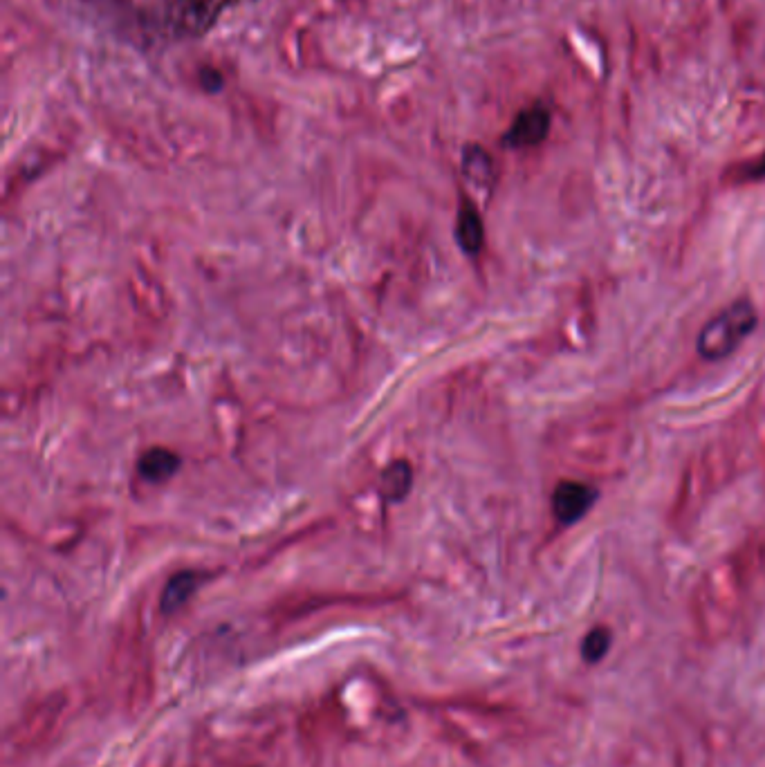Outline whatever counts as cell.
<instances>
[{"instance_id":"1","label":"cell","mask_w":765,"mask_h":767,"mask_svg":"<svg viewBox=\"0 0 765 767\" xmlns=\"http://www.w3.org/2000/svg\"><path fill=\"white\" fill-rule=\"evenodd\" d=\"M95 21L124 43L158 50L205 36L243 0H81Z\"/></svg>"},{"instance_id":"2","label":"cell","mask_w":765,"mask_h":767,"mask_svg":"<svg viewBox=\"0 0 765 767\" xmlns=\"http://www.w3.org/2000/svg\"><path fill=\"white\" fill-rule=\"evenodd\" d=\"M757 326V310L748 299L734 301L730 308H725L718 317L705 323L698 335V353L709 362H718L732 355L741 346L745 337Z\"/></svg>"},{"instance_id":"3","label":"cell","mask_w":765,"mask_h":767,"mask_svg":"<svg viewBox=\"0 0 765 767\" xmlns=\"http://www.w3.org/2000/svg\"><path fill=\"white\" fill-rule=\"evenodd\" d=\"M597 498L599 492L595 487L579 483V480H561L552 494V512L561 525H573L584 519L597 503Z\"/></svg>"},{"instance_id":"4","label":"cell","mask_w":765,"mask_h":767,"mask_svg":"<svg viewBox=\"0 0 765 767\" xmlns=\"http://www.w3.org/2000/svg\"><path fill=\"white\" fill-rule=\"evenodd\" d=\"M550 131V113L543 106H530L521 110L508 133L503 135V144L512 149H528L537 146L548 137Z\"/></svg>"},{"instance_id":"5","label":"cell","mask_w":765,"mask_h":767,"mask_svg":"<svg viewBox=\"0 0 765 767\" xmlns=\"http://www.w3.org/2000/svg\"><path fill=\"white\" fill-rule=\"evenodd\" d=\"M456 236H458L460 247H463L467 254L481 252L483 240H485V229H483L481 214L474 209L472 202H463V207H460Z\"/></svg>"},{"instance_id":"6","label":"cell","mask_w":765,"mask_h":767,"mask_svg":"<svg viewBox=\"0 0 765 767\" xmlns=\"http://www.w3.org/2000/svg\"><path fill=\"white\" fill-rule=\"evenodd\" d=\"M178 467H180L178 456H175L173 451L162 449V447L146 451V454L140 458V465H137L140 476L144 480H149V483H164V480H169L175 471H178Z\"/></svg>"},{"instance_id":"7","label":"cell","mask_w":765,"mask_h":767,"mask_svg":"<svg viewBox=\"0 0 765 767\" xmlns=\"http://www.w3.org/2000/svg\"><path fill=\"white\" fill-rule=\"evenodd\" d=\"M463 173L465 178L481 189H490L494 182V164L481 146H467L463 153Z\"/></svg>"},{"instance_id":"8","label":"cell","mask_w":765,"mask_h":767,"mask_svg":"<svg viewBox=\"0 0 765 767\" xmlns=\"http://www.w3.org/2000/svg\"><path fill=\"white\" fill-rule=\"evenodd\" d=\"M413 483V474L409 462L398 460L384 469L382 474V494L389 501H402L404 496L409 494Z\"/></svg>"},{"instance_id":"9","label":"cell","mask_w":765,"mask_h":767,"mask_svg":"<svg viewBox=\"0 0 765 767\" xmlns=\"http://www.w3.org/2000/svg\"><path fill=\"white\" fill-rule=\"evenodd\" d=\"M193 588H196V575L193 572H182V575L173 577L162 597L164 611H175V608L182 606L193 593Z\"/></svg>"},{"instance_id":"10","label":"cell","mask_w":765,"mask_h":767,"mask_svg":"<svg viewBox=\"0 0 765 767\" xmlns=\"http://www.w3.org/2000/svg\"><path fill=\"white\" fill-rule=\"evenodd\" d=\"M608 646H611V631H608V628H604V626H599V628H593V631L586 635V640L582 644V653L588 662L595 664L597 660L604 658Z\"/></svg>"},{"instance_id":"11","label":"cell","mask_w":765,"mask_h":767,"mask_svg":"<svg viewBox=\"0 0 765 767\" xmlns=\"http://www.w3.org/2000/svg\"><path fill=\"white\" fill-rule=\"evenodd\" d=\"M743 180H765V155L743 166Z\"/></svg>"},{"instance_id":"12","label":"cell","mask_w":765,"mask_h":767,"mask_svg":"<svg viewBox=\"0 0 765 767\" xmlns=\"http://www.w3.org/2000/svg\"><path fill=\"white\" fill-rule=\"evenodd\" d=\"M200 83H202V88H207V90H220L223 88V77H220L218 70L209 68L200 75Z\"/></svg>"}]
</instances>
